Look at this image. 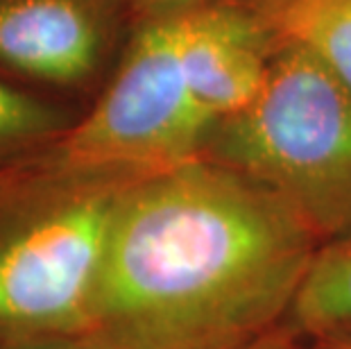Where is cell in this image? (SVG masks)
<instances>
[{"label": "cell", "instance_id": "cell-1", "mask_svg": "<svg viewBox=\"0 0 351 349\" xmlns=\"http://www.w3.org/2000/svg\"><path fill=\"white\" fill-rule=\"evenodd\" d=\"M317 241L274 193L208 157L138 177L88 336L104 349H254L293 313Z\"/></svg>", "mask_w": 351, "mask_h": 349}, {"label": "cell", "instance_id": "cell-2", "mask_svg": "<svg viewBox=\"0 0 351 349\" xmlns=\"http://www.w3.org/2000/svg\"><path fill=\"white\" fill-rule=\"evenodd\" d=\"M41 147L0 166V340L88 336L125 189Z\"/></svg>", "mask_w": 351, "mask_h": 349}, {"label": "cell", "instance_id": "cell-3", "mask_svg": "<svg viewBox=\"0 0 351 349\" xmlns=\"http://www.w3.org/2000/svg\"><path fill=\"white\" fill-rule=\"evenodd\" d=\"M204 157L274 193L317 239L351 229V91L297 43L279 41L261 93L215 123Z\"/></svg>", "mask_w": 351, "mask_h": 349}, {"label": "cell", "instance_id": "cell-4", "mask_svg": "<svg viewBox=\"0 0 351 349\" xmlns=\"http://www.w3.org/2000/svg\"><path fill=\"white\" fill-rule=\"evenodd\" d=\"M215 118L193 95L179 16L138 19L114 77L50 152L73 170L145 177L204 157Z\"/></svg>", "mask_w": 351, "mask_h": 349}, {"label": "cell", "instance_id": "cell-5", "mask_svg": "<svg viewBox=\"0 0 351 349\" xmlns=\"http://www.w3.org/2000/svg\"><path fill=\"white\" fill-rule=\"evenodd\" d=\"M121 5L127 0H0V77L59 88L91 82Z\"/></svg>", "mask_w": 351, "mask_h": 349}, {"label": "cell", "instance_id": "cell-6", "mask_svg": "<svg viewBox=\"0 0 351 349\" xmlns=\"http://www.w3.org/2000/svg\"><path fill=\"white\" fill-rule=\"evenodd\" d=\"M177 16L186 80L199 105L215 123L247 107L270 73L274 34L250 7L197 5Z\"/></svg>", "mask_w": 351, "mask_h": 349}, {"label": "cell", "instance_id": "cell-7", "mask_svg": "<svg viewBox=\"0 0 351 349\" xmlns=\"http://www.w3.org/2000/svg\"><path fill=\"white\" fill-rule=\"evenodd\" d=\"M276 41L315 55L351 91V0H250Z\"/></svg>", "mask_w": 351, "mask_h": 349}, {"label": "cell", "instance_id": "cell-8", "mask_svg": "<svg viewBox=\"0 0 351 349\" xmlns=\"http://www.w3.org/2000/svg\"><path fill=\"white\" fill-rule=\"evenodd\" d=\"M290 322L319 340L351 333V229L317 248Z\"/></svg>", "mask_w": 351, "mask_h": 349}, {"label": "cell", "instance_id": "cell-9", "mask_svg": "<svg viewBox=\"0 0 351 349\" xmlns=\"http://www.w3.org/2000/svg\"><path fill=\"white\" fill-rule=\"evenodd\" d=\"M73 123L55 102L0 77V166L50 145Z\"/></svg>", "mask_w": 351, "mask_h": 349}, {"label": "cell", "instance_id": "cell-10", "mask_svg": "<svg viewBox=\"0 0 351 349\" xmlns=\"http://www.w3.org/2000/svg\"><path fill=\"white\" fill-rule=\"evenodd\" d=\"M0 349H104L98 340L82 333V336H36L0 340Z\"/></svg>", "mask_w": 351, "mask_h": 349}, {"label": "cell", "instance_id": "cell-11", "mask_svg": "<svg viewBox=\"0 0 351 349\" xmlns=\"http://www.w3.org/2000/svg\"><path fill=\"white\" fill-rule=\"evenodd\" d=\"M204 5V0H127V7L134 16L150 19V16H163V14H177L191 7Z\"/></svg>", "mask_w": 351, "mask_h": 349}, {"label": "cell", "instance_id": "cell-12", "mask_svg": "<svg viewBox=\"0 0 351 349\" xmlns=\"http://www.w3.org/2000/svg\"><path fill=\"white\" fill-rule=\"evenodd\" d=\"M324 343L328 345V349H351V333H345V336L326 338Z\"/></svg>", "mask_w": 351, "mask_h": 349}, {"label": "cell", "instance_id": "cell-13", "mask_svg": "<svg viewBox=\"0 0 351 349\" xmlns=\"http://www.w3.org/2000/svg\"><path fill=\"white\" fill-rule=\"evenodd\" d=\"M276 347H279V340L272 338V340H267V343L258 345V347H254V349H276Z\"/></svg>", "mask_w": 351, "mask_h": 349}]
</instances>
